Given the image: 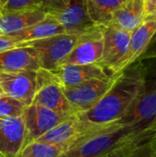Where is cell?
<instances>
[{
	"label": "cell",
	"instance_id": "19",
	"mask_svg": "<svg viewBox=\"0 0 156 157\" xmlns=\"http://www.w3.org/2000/svg\"><path fill=\"white\" fill-rule=\"evenodd\" d=\"M45 17L41 10L0 12V36H9Z\"/></svg>",
	"mask_w": 156,
	"mask_h": 157
},
{
	"label": "cell",
	"instance_id": "3",
	"mask_svg": "<svg viewBox=\"0 0 156 157\" xmlns=\"http://www.w3.org/2000/svg\"><path fill=\"white\" fill-rule=\"evenodd\" d=\"M138 138L130 127L114 124L83 139L61 157H108L113 151Z\"/></svg>",
	"mask_w": 156,
	"mask_h": 157
},
{
	"label": "cell",
	"instance_id": "2",
	"mask_svg": "<svg viewBox=\"0 0 156 157\" xmlns=\"http://www.w3.org/2000/svg\"><path fill=\"white\" fill-rule=\"evenodd\" d=\"M156 119V63L145 64L143 89L119 124L130 127L139 138L150 136L148 131Z\"/></svg>",
	"mask_w": 156,
	"mask_h": 157
},
{
	"label": "cell",
	"instance_id": "24",
	"mask_svg": "<svg viewBox=\"0 0 156 157\" xmlns=\"http://www.w3.org/2000/svg\"><path fill=\"white\" fill-rule=\"evenodd\" d=\"M25 106L18 100L8 97L0 98V118H17L22 117Z\"/></svg>",
	"mask_w": 156,
	"mask_h": 157
},
{
	"label": "cell",
	"instance_id": "15",
	"mask_svg": "<svg viewBox=\"0 0 156 157\" xmlns=\"http://www.w3.org/2000/svg\"><path fill=\"white\" fill-rule=\"evenodd\" d=\"M25 126L22 117L0 118V154L17 157L23 149Z\"/></svg>",
	"mask_w": 156,
	"mask_h": 157
},
{
	"label": "cell",
	"instance_id": "33",
	"mask_svg": "<svg viewBox=\"0 0 156 157\" xmlns=\"http://www.w3.org/2000/svg\"><path fill=\"white\" fill-rule=\"evenodd\" d=\"M0 157H5V156H4L3 155H1V154H0Z\"/></svg>",
	"mask_w": 156,
	"mask_h": 157
},
{
	"label": "cell",
	"instance_id": "20",
	"mask_svg": "<svg viewBox=\"0 0 156 157\" xmlns=\"http://www.w3.org/2000/svg\"><path fill=\"white\" fill-rule=\"evenodd\" d=\"M124 0H86L87 13L95 25L108 27L115 10Z\"/></svg>",
	"mask_w": 156,
	"mask_h": 157
},
{
	"label": "cell",
	"instance_id": "8",
	"mask_svg": "<svg viewBox=\"0 0 156 157\" xmlns=\"http://www.w3.org/2000/svg\"><path fill=\"white\" fill-rule=\"evenodd\" d=\"M118 75L105 78L92 79L72 87H63L74 114H81L91 109L109 90Z\"/></svg>",
	"mask_w": 156,
	"mask_h": 157
},
{
	"label": "cell",
	"instance_id": "11",
	"mask_svg": "<svg viewBox=\"0 0 156 157\" xmlns=\"http://www.w3.org/2000/svg\"><path fill=\"white\" fill-rule=\"evenodd\" d=\"M97 26L78 36L76 44L60 65H84L97 63L103 52V30Z\"/></svg>",
	"mask_w": 156,
	"mask_h": 157
},
{
	"label": "cell",
	"instance_id": "23",
	"mask_svg": "<svg viewBox=\"0 0 156 157\" xmlns=\"http://www.w3.org/2000/svg\"><path fill=\"white\" fill-rule=\"evenodd\" d=\"M150 136L138 138L128 144L126 145V157H156Z\"/></svg>",
	"mask_w": 156,
	"mask_h": 157
},
{
	"label": "cell",
	"instance_id": "12",
	"mask_svg": "<svg viewBox=\"0 0 156 157\" xmlns=\"http://www.w3.org/2000/svg\"><path fill=\"white\" fill-rule=\"evenodd\" d=\"M36 75L37 71L2 73L0 87L6 96L28 107L32 104L36 92Z\"/></svg>",
	"mask_w": 156,
	"mask_h": 157
},
{
	"label": "cell",
	"instance_id": "29",
	"mask_svg": "<svg viewBox=\"0 0 156 157\" xmlns=\"http://www.w3.org/2000/svg\"><path fill=\"white\" fill-rule=\"evenodd\" d=\"M150 139H151V143H152V145H153V148H154V154L156 155V131L152 132Z\"/></svg>",
	"mask_w": 156,
	"mask_h": 157
},
{
	"label": "cell",
	"instance_id": "7",
	"mask_svg": "<svg viewBox=\"0 0 156 157\" xmlns=\"http://www.w3.org/2000/svg\"><path fill=\"white\" fill-rule=\"evenodd\" d=\"M32 104L39 105L63 115L72 116L74 111L63 94V87L49 71L40 68L36 75V92Z\"/></svg>",
	"mask_w": 156,
	"mask_h": 157
},
{
	"label": "cell",
	"instance_id": "26",
	"mask_svg": "<svg viewBox=\"0 0 156 157\" xmlns=\"http://www.w3.org/2000/svg\"><path fill=\"white\" fill-rule=\"evenodd\" d=\"M150 59H156V31L154 34L153 38L151 39L147 49L139 58L140 61L150 60Z\"/></svg>",
	"mask_w": 156,
	"mask_h": 157
},
{
	"label": "cell",
	"instance_id": "4",
	"mask_svg": "<svg viewBox=\"0 0 156 157\" xmlns=\"http://www.w3.org/2000/svg\"><path fill=\"white\" fill-rule=\"evenodd\" d=\"M40 10L60 23L67 34L81 35L97 27L87 13L86 0H50Z\"/></svg>",
	"mask_w": 156,
	"mask_h": 157
},
{
	"label": "cell",
	"instance_id": "32",
	"mask_svg": "<svg viewBox=\"0 0 156 157\" xmlns=\"http://www.w3.org/2000/svg\"><path fill=\"white\" fill-rule=\"evenodd\" d=\"M1 75H2V73L0 72V81H1Z\"/></svg>",
	"mask_w": 156,
	"mask_h": 157
},
{
	"label": "cell",
	"instance_id": "13",
	"mask_svg": "<svg viewBox=\"0 0 156 157\" xmlns=\"http://www.w3.org/2000/svg\"><path fill=\"white\" fill-rule=\"evenodd\" d=\"M40 68L38 53L31 46H17L0 52V72L17 73L38 71Z\"/></svg>",
	"mask_w": 156,
	"mask_h": 157
},
{
	"label": "cell",
	"instance_id": "6",
	"mask_svg": "<svg viewBox=\"0 0 156 157\" xmlns=\"http://www.w3.org/2000/svg\"><path fill=\"white\" fill-rule=\"evenodd\" d=\"M79 35L59 34L40 40L17 44V46H31L38 53L40 68L54 70L72 52L77 42Z\"/></svg>",
	"mask_w": 156,
	"mask_h": 157
},
{
	"label": "cell",
	"instance_id": "17",
	"mask_svg": "<svg viewBox=\"0 0 156 157\" xmlns=\"http://www.w3.org/2000/svg\"><path fill=\"white\" fill-rule=\"evenodd\" d=\"M143 21V0H124L113 13L108 26L131 32Z\"/></svg>",
	"mask_w": 156,
	"mask_h": 157
},
{
	"label": "cell",
	"instance_id": "10",
	"mask_svg": "<svg viewBox=\"0 0 156 157\" xmlns=\"http://www.w3.org/2000/svg\"><path fill=\"white\" fill-rule=\"evenodd\" d=\"M70 116L63 115L44 107L31 104L25 108L22 119L25 126V140L23 148L35 142L56 125Z\"/></svg>",
	"mask_w": 156,
	"mask_h": 157
},
{
	"label": "cell",
	"instance_id": "30",
	"mask_svg": "<svg viewBox=\"0 0 156 157\" xmlns=\"http://www.w3.org/2000/svg\"><path fill=\"white\" fill-rule=\"evenodd\" d=\"M155 131H156V119H155V121L153 122V124L150 126L148 132H149V134H152V132H155Z\"/></svg>",
	"mask_w": 156,
	"mask_h": 157
},
{
	"label": "cell",
	"instance_id": "21",
	"mask_svg": "<svg viewBox=\"0 0 156 157\" xmlns=\"http://www.w3.org/2000/svg\"><path fill=\"white\" fill-rule=\"evenodd\" d=\"M67 150L63 145L34 142L26 145L17 157H61Z\"/></svg>",
	"mask_w": 156,
	"mask_h": 157
},
{
	"label": "cell",
	"instance_id": "9",
	"mask_svg": "<svg viewBox=\"0 0 156 157\" xmlns=\"http://www.w3.org/2000/svg\"><path fill=\"white\" fill-rule=\"evenodd\" d=\"M131 32L110 26L103 30V52L97 64L110 75L120 74V63L128 51Z\"/></svg>",
	"mask_w": 156,
	"mask_h": 157
},
{
	"label": "cell",
	"instance_id": "22",
	"mask_svg": "<svg viewBox=\"0 0 156 157\" xmlns=\"http://www.w3.org/2000/svg\"><path fill=\"white\" fill-rule=\"evenodd\" d=\"M50 0H0V12L40 10Z\"/></svg>",
	"mask_w": 156,
	"mask_h": 157
},
{
	"label": "cell",
	"instance_id": "1",
	"mask_svg": "<svg viewBox=\"0 0 156 157\" xmlns=\"http://www.w3.org/2000/svg\"><path fill=\"white\" fill-rule=\"evenodd\" d=\"M144 77L145 64L138 60L118 75L109 90L91 109L78 117L98 126L119 124L140 95Z\"/></svg>",
	"mask_w": 156,
	"mask_h": 157
},
{
	"label": "cell",
	"instance_id": "18",
	"mask_svg": "<svg viewBox=\"0 0 156 157\" xmlns=\"http://www.w3.org/2000/svg\"><path fill=\"white\" fill-rule=\"evenodd\" d=\"M64 33H66L65 29L60 23L53 18L45 16V17L39 22L12 33L8 37H10L17 44H20Z\"/></svg>",
	"mask_w": 156,
	"mask_h": 157
},
{
	"label": "cell",
	"instance_id": "14",
	"mask_svg": "<svg viewBox=\"0 0 156 157\" xmlns=\"http://www.w3.org/2000/svg\"><path fill=\"white\" fill-rule=\"evenodd\" d=\"M51 72L54 75L62 87H72L92 79L112 76L97 63L84 65H59Z\"/></svg>",
	"mask_w": 156,
	"mask_h": 157
},
{
	"label": "cell",
	"instance_id": "31",
	"mask_svg": "<svg viewBox=\"0 0 156 157\" xmlns=\"http://www.w3.org/2000/svg\"><path fill=\"white\" fill-rule=\"evenodd\" d=\"M5 94H4V92L2 91V89H1V87H0V98L2 97V96H4Z\"/></svg>",
	"mask_w": 156,
	"mask_h": 157
},
{
	"label": "cell",
	"instance_id": "16",
	"mask_svg": "<svg viewBox=\"0 0 156 157\" xmlns=\"http://www.w3.org/2000/svg\"><path fill=\"white\" fill-rule=\"evenodd\" d=\"M156 31V18L144 20L137 29L131 32L128 51L120 63V73L139 60L147 49Z\"/></svg>",
	"mask_w": 156,
	"mask_h": 157
},
{
	"label": "cell",
	"instance_id": "27",
	"mask_svg": "<svg viewBox=\"0 0 156 157\" xmlns=\"http://www.w3.org/2000/svg\"><path fill=\"white\" fill-rule=\"evenodd\" d=\"M17 44L8 36H0V52L17 47Z\"/></svg>",
	"mask_w": 156,
	"mask_h": 157
},
{
	"label": "cell",
	"instance_id": "5",
	"mask_svg": "<svg viewBox=\"0 0 156 157\" xmlns=\"http://www.w3.org/2000/svg\"><path fill=\"white\" fill-rule=\"evenodd\" d=\"M111 125H95L81 120L77 114H74L38 138L35 142L63 145L69 149L83 139L101 132Z\"/></svg>",
	"mask_w": 156,
	"mask_h": 157
},
{
	"label": "cell",
	"instance_id": "25",
	"mask_svg": "<svg viewBox=\"0 0 156 157\" xmlns=\"http://www.w3.org/2000/svg\"><path fill=\"white\" fill-rule=\"evenodd\" d=\"M144 20L156 18V0H143Z\"/></svg>",
	"mask_w": 156,
	"mask_h": 157
},
{
	"label": "cell",
	"instance_id": "28",
	"mask_svg": "<svg viewBox=\"0 0 156 157\" xmlns=\"http://www.w3.org/2000/svg\"><path fill=\"white\" fill-rule=\"evenodd\" d=\"M130 144V143H129ZM126 144V145H127ZM126 145L121 146L120 148L113 151L112 153H110L108 157H126Z\"/></svg>",
	"mask_w": 156,
	"mask_h": 157
}]
</instances>
